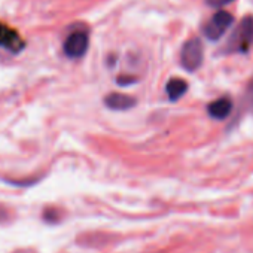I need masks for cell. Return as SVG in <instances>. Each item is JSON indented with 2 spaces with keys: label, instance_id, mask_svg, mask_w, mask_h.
Masks as SVG:
<instances>
[{
  "label": "cell",
  "instance_id": "obj_4",
  "mask_svg": "<svg viewBox=\"0 0 253 253\" xmlns=\"http://www.w3.org/2000/svg\"><path fill=\"white\" fill-rule=\"evenodd\" d=\"M88 43H89L88 33L84 30H76L66 38L63 49L69 58H81L82 55H85L88 49Z\"/></svg>",
  "mask_w": 253,
  "mask_h": 253
},
{
  "label": "cell",
  "instance_id": "obj_5",
  "mask_svg": "<svg viewBox=\"0 0 253 253\" xmlns=\"http://www.w3.org/2000/svg\"><path fill=\"white\" fill-rule=\"evenodd\" d=\"M0 46L9 52L18 54L24 49L26 42L15 29L0 23Z\"/></svg>",
  "mask_w": 253,
  "mask_h": 253
},
{
  "label": "cell",
  "instance_id": "obj_11",
  "mask_svg": "<svg viewBox=\"0 0 253 253\" xmlns=\"http://www.w3.org/2000/svg\"><path fill=\"white\" fill-rule=\"evenodd\" d=\"M43 217H45V220H46V222H51V223H52V222H55V220H58V216H57V213H55V211H46Z\"/></svg>",
  "mask_w": 253,
  "mask_h": 253
},
{
  "label": "cell",
  "instance_id": "obj_2",
  "mask_svg": "<svg viewBox=\"0 0 253 253\" xmlns=\"http://www.w3.org/2000/svg\"><path fill=\"white\" fill-rule=\"evenodd\" d=\"M180 63L189 72L197 70L203 64V43L200 39L197 38L189 39L183 45L182 54H180Z\"/></svg>",
  "mask_w": 253,
  "mask_h": 253
},
{
  "label": "cell",
  "instance_id": "obj_9",
  "mask_svg": "<svg viewBox=\"0 0 253 253\" xmlns=\"http://www.w3.org/2000/svg\"><path fill=\"white\" fill-rule=\"evenodd\" d=\"M207 5L213 6V8H220V6H225L231 2H234V0H206Z\"/></svg>",
  "mask_w": 253,
  "mask_h": 253
},
{
  "label": "cell",
  "instance_id": "obj_7",
  "mask_svg": "<svg viewBox=\"0 0 253 253\" xmlns=\"http://www.w3.org/2000/svg\"><path fill=\"white\" fill-rule=\"evenodd\" d=\"M232 110V101L228 97H222L219 100H214L209 106V115L214 119H225Z\"/></svg>",
  "mask_w": 253,
  "mask_h": 253
},
{
  "label": "cell",
  "instance_id": "obj_1",
  "mask_svg": "<svg viewBox=\"0 0 253 253\" xmlns=\"http://www.w3.org/2000/svg\"><path fill=\"white\" fill-rule=\"evenodd\" d=\"M253 46V17H244L232 32L225 51L229 54H246Z\"/></svg>",
  "mask_w": 253,
  "mask_h": 253
},
{
  "label": "cell",
  "instance_id": "obj_3",
  "mask_svg": "<svg viewBox=\"0 0 253 253\" xmlns=\"http://www.w3.org/2000/svg\"><path fill=\"white\" fill-rule=\"evenodd\" d=\"M232 23H234L232 15L228 14V12H225V11H220V12L214 14L210 18V21L206 24L204 35L210 41H217V39H220L226 33V30L231 27Z\"/></svg>",
  "mask_w": 253,
  "mask_h": 253
},
{
  "label": "cell",
  "instance_id": "obj_10",
  "mask_svg": "<svg viewBox=\"0 0 253 253\" xmlns=\"http://www.w3.org/2000/svg\"><path fill=\"white\" fill-rule=\"evenodd\" d=\"M247 100H249L250 107H252V110H253V79L250 81V84H249V86H247Z\"/></svg>",
  "mask_w": 253,
  "mask_h": 253
},
{
  "label": "cell",
  "instance_id": "obj_8",
  "mask_svg": "<svg viewBox=\"0 0 253 253\" xmlns=\"http://www.w3.org/2000/svg\"><path fill=\"white\" fill-rule=\"evenodd\" d=\"M186 91H188V84L183 79L174 78V79H170L167 84V94H169L170 100H173V101L179 100Z\"/></svg>",
  "mask_w": 253,
  "mask_h": 253
},
{
  "label": "cell",
  "instance_id": "obj_6",
  "mask_svg": "<svg viewBox=\"0 0 253 253\" xmlns=\"http://www.w3.org/2000/svg\"><path fill=\"white\" fill-rule=\"evenodd\" d=\"M104 103L112 110H126V109H130V107H133L136 104V100L133 97H130V95L112 92L104 98Z\"/></svg>",
  "mask_w": 253,
  "mask_h": 253
}]
</instances>
